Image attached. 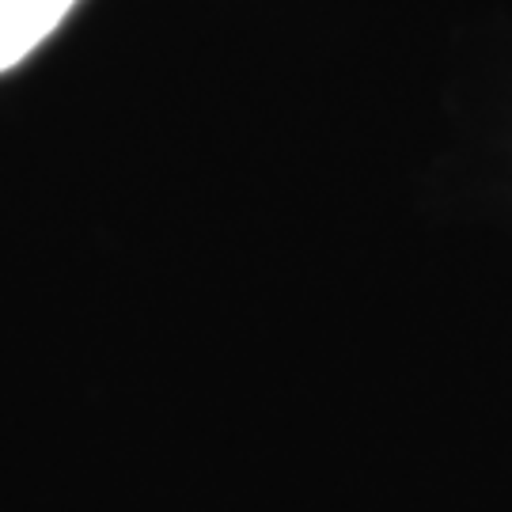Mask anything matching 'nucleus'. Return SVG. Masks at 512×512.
<instances>
[{"instance_id":"1","label":"nucleus","mask_w":512,"mask_h":512,"mask_svg":"<svg viewBox=\"0 0 512 512\" xmlns=\"http://www.w3.org/2000/svg\"><path fill=\"white\" fill-rule=\"evenodd\" d=\"M76 4L80 0H0V73L35 54Z\"/></svg>"}]
</instances>
